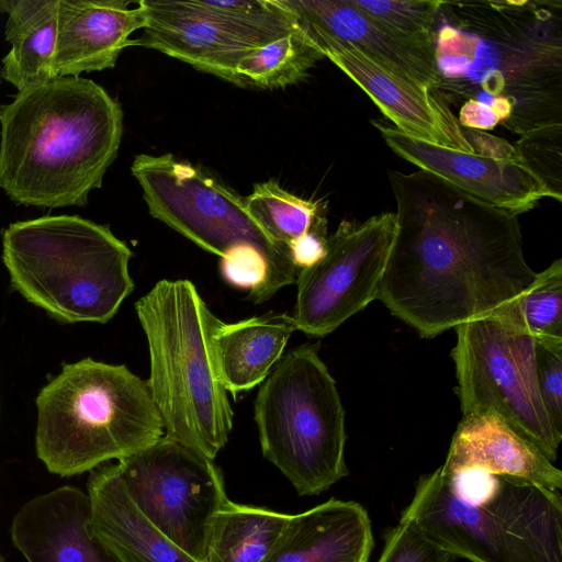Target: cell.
Segmentation results:
<instances>
[{"label":"cell","instance_id":"obj_28","mask_svg":"<svg viewBox=\"0 0 562 562\" xmlns=\"http://www.w3.org/2000/svg\"><path fill=\"white\" fill-rule=\"evenodd\" d=\"M396 35L427 47L434 46V25L441 0H350Z\"/></svg>","mask_w":562,"mask_h":562},{"label":"cell","instance_id":"obj_12","mask_svg":"<svg viewBox=\"0 0 562 562\" xmlns=\"http://www.w3.org/2000/svg\"><path fill=\"white\" fill-rule=\"evenodd\" d=\"M395 231V212L340 222L324 257L297 274L296 330L324 337L378 299Z\"/></svg>","mask_w":562,"mask_h":562},{"label":"cell","instance_id":"obj_11","mask_svg":"<svg viewBox=\"0 0 562 562\" xmlns=\"http://www.w3.org/2000/svg\"><path fill=\"white\" fill-rule=\"evenodd\" d=\"M116 464L139 512L184 552L204 562L213 518L228 498L214 460L164 436Z\"/></svg>","mask_w":562,"mask_h":562},{"label":"cell","instance_id":"obj_16","mask_svg":"<svg viewBox=\"0 0 562 562\" xmlns=\"http://www.w3.org/2000/svg\"><path fill=\"white\" fill-rule=\"evenodd\" d=\"M88 493L65 485L27 501L10 535L27 562H121L90 529Z\"/></svg>","mask_w":562,"mask_h":562},{"label":"cell","instance_id":"obj_29","mask_svg":"<svg viewBox=\"0 0 562 562\" xmlns=\"http://www.w3.org/2000/svg\"><path fill=\"white\" fill-rule=\"evenodd\" d=\"M454 559L428 539L412 519L401 517L385 535L378 562H453Z\"/></svg>","mask_w":562,"mask_h":562},{"label":"cell","instance_id":"obj_4","mask_svg":"<svg viewBox=\"0 0 562 562\" xmlns=\"http://www.w3.org/2000/svg\"><path fill=\"white\" fill-rule=\"evenodd\" d=\"M401 517L471 562H562V495L477 468L419 477Z\"/></svg>","mask_w":562,"mask_h":562},{"label":"cell","instance_id":"obj_18","mask_svg":"<svg viewBox=\"0 0 562 562\" xmlns=\"http://www.w3.org/2000/svg\"><path fill=\"white\" fill-rule=\"evenodd\" d=\"M59 0L55 77L113 68L130 36L145 24L139 1Z\"/></svg>","mask_w":562,"mask_h":562},{"label":"cell","instance_id":"obj_26","mask_svg":"<svg viewBox=\"0 0 562 562\" xmlns=\"http://www.w3.org/2000/svg\"><path fill=\"white\" fill-rule=\"evenodd\" d=\"M323 56L295 31L246 54L236 72L243 87L281 89L302 81Z\"/></svg>","mask_w":562,"mask_h":562},{"label":"cell","instance_id":"obj_3","mask_svg":"<svg viewBox=\"0 0 562 562\" xmlns=\"http://www.w3.org/2000/svg\"><path fill=\"white\" fill-rule=\"evenodd\" d=\"M0 187L15 203L82 206L123 133L121 105L81 77H53L0 106Z\"/></svg>","mask_w":562,"mask_h":562},{"label":"cell","instance_id":"obj_20","mask_svg":"<svg viewBox=\"0 0 562 562\" xmlns=\"http://www.w3.org/2000/svg\"><path fill=\"white\" fill-rule=\"evenodd\" d=\"M90 529L121 562H200L158 530L127 493L117 464L90 471Z\"/></svg>","mask_w":562,"mask_h":562},{"label":"cell","instance_id":"obj_22","mask_svg":"<svg viewBox=\"0 0 562 562\" xmlns=\"http://www.w3.org/2000/svg\"><path fill=\"white\" fill-rule=\"evenodd\" d=\"M296 330L292 315L270 312L236 323L221 322L212 337L221 381L227 393L254 389L269 375Z\"/></svg>","mask_w":562,"mask_h":562},{"label":"cell","instance_id":"obj_34","mask_svg":"<svg viewBox=\"0 0 562 562\" xmlns=\"http://www.w3.org/2000/svg\"><path fill=\"white\" fill-rule=\"evenodd\" d=\"M0 562H4V561H3V559H2V557H1V554H0Z\"/></svg>","mask_w":562,"mask_h":562},{"label":"cell","instance_id":"obj_21","mask_svg":"<svg viewBox=\"0 0 562 562\" xmlns=\"http://www.w3.org/2000/svg\"><path fill=\"white\" fill-rule=\"evenodd\" d=\"M371 520L353 501L330 498L289 522L262 562H369Z\"/></svg>","mask_w":562,"mask_h":562},{"label":"cell","instance_id":"obj_7","mask_svg":"<svg viewBox=\"0 0 562 562\" xmlns=\"http://www.w3.org/2000/svg\"><path fill=\"white\" fill-rule=\"evenodd\" d=\"M132 251L108 226L78 215L10 224L2 259L12 286L67 323H106L134 290Z\"/></svg>","mask_w":562,"mask_h":562},{"label":"cell","instance_id":"obj_33","mask_svg":"<svg viewBox=\"0 0 562 562\" xmlns=\"http://www.w3.org/2000/svg\"><path fill=\"white\" fill-rule=\"evenodd\" d=\"M458 121L462 127L485 132L502 123L501 116L492 106L474 100L463 103Z\"/></svg>","mask_w":562,"mask_h":562},{"label":"cell","instance_id":"obj_31","mask_svg":"<svg viewBox=\"0 0 562 562\" xmlns=\"http://www.w3.org/2000/svg\"><path fill=\"white\" fill-rule=\"evenodd\" d=\"M537 383L542 403L555 429L562 432V352L536 342Z\"/></svg>","mask_w":562,"mask_h":562},{"label":"cell","instance_id":"obj_6","mask_svg":"<svg viewBox=\"0 0 562 562\" xmlns=\"http://www.w3.org/2000/svg\"><path fill=\"white\" fill-rule=\"evenodd\" d=\"M35 404L36 454L60 476L122 460L165 436L147 381L124 364L67 363Z\"/></svg>","mask_w":562,"mask_h":562},{"label":"cell","instance_id":"obj_1","mask_svg":"<svg viewBox=\"0 0 562 562\" xmlns=\"http://www.w3.org/2000/svg\"><path fill=\"white\" fill-rule=\"evenodd\" d=\"M387 176L396 231L378 299L422 337L497 312L535 282L518 215L424 170Z\"/></svg>","mask_w":562,"mask_h":562},{"label":"cell","instance_id":"obj_24","mask_svg":"<svg viewBox=\"0 0 562 562\" xmlns=\"http://www.w3.org/2000/svg\"><path fill=\"white\" fill-rule=\"evenodd\" d=\"M290 518L227 498L213 518L204 562H262Z\"/></svg>","mask_w":562,"mask_h":562},{"label":"cell","instance_id":"obj_9","mask_svg":"<svg viewBox=\"0 0 562 562\" xmlns=\"http://www.w3.org/2000/svg\"><path fill=\"white\" fill-rule=\"evenodd\" d=\"M456 333L451 357L463 415H497L554 462L562 432L553 426L539 393L536 341L513 316L509 304L458 325Z\"/></svg>","mask_w":562,"mask_h":562},{"label":"cell","instance_id":"obj_23","mask_svg":"<svg viewBox=\"0 0 562 562\" xmlns=\"http://www.w3.org/2000/svg\"><path fill=\"white\" fill-rule=\"evenodd\" d=\"M59 0H0L8 13L5 40L12 47L2 58L1 78L18 91L54 75Z\"/></svg>","mask_w":562,"mask_h":562},{"label":"cell","instance_id":"obj_8","mask_svg":"<svg viewBox=\"0 0 562 562\" xmlns=\"http://www.w3.org/2000/svg\"><path fill=\"white\" fill-rule=\"evenodd\" d=\"M318 346L307 342L286 352L254 406L263 458L300 496L318 495L348 475L345 411Z\"/></svg>","mask_w":562,"mask_h":562},{"label":"cell","instance_id":"obj_13","mask_svg":"<svg viewBox=\"0 0 562 562\" xmlns=\"http://www.w3.org/2000/svg\"><path fill=\"white\" fill-rule=\"evenodd\" d=\"M372 124L397 156L498 209L519 215L542 199L562 200L521 154L503 157L480 149L465 153L411 137L382 121Z\"/></svg>","mask_w":562,"mask_h":562},{"label":"cell","instance_id":"obj_30","mask_svg":"<svg viewBox=\"0 0 562 562\" xmlns=\"http://www.w3.org/2000/svg\"><path fill=\"white\" fill-rule=\"evenodd\" d=\"M221 272L229 284L249 290L255 302L268 276V262L254 246L238 245L221 257Z\"/></svg>","mask_w":562,"mask_h":562},{"label":"cell","instance_id":"obj_32","mask_svg":"<svg viewBox=\"0 0 562 562\" xmlns=\"http://www.w3.org/2000/svg\"><path fill=\"white\" fill-rule=\"evenodd\" d=\"M327 237L326 223L293 240L289 246V251L294 266L302 270L318 262L326 252Z\"/></svg>","mask_w":562,"mask_h":562},{"label":"cell","instance_id":"obj_15","mask_svg":"<svg viewBox=\"0 0 562 562\" xmlns=\"http://www.w3.org/2000/svg\"><path fill=\"white\" fill-rule=\"evenodd\" d=\"M145 24L135 45L154 48L193 68L243 87L238 61L265 45L201 13L189 1L140 0Z\"/></svg>","mask_w":562,"mask_h":562},{"label":"cell","instance_id":"obj_27","mask_svg":"<svg viewBox=\"0 0 562 562\" xmlns=\"http://www.w3.org/2000/svg\"><path fill=\"white\" fill-rule=\"evenodd\" d=\"M509 310L537 344L562 352V259L537 273L531 286L509 304Z\"/></svg>","mask_w":562,"mask_h":562},{"label":"cell","instance_id":"obj_2","mask_svg":"<svg viewBox=\"0 0 562 562\" xmlns=\"http://www.w3.org/2000/svg\"><path fill=\"white\" fill-rule=\"evenodd\" d=\"M558 2V1H557ZM447 2L434 34L437 90L492 106L521 137L562 128V3Z\"/></svg>","mask_w":562,"mask_h":562},{"label":"cell","instance_id":"obj_10","mask_svg":"<svg viewBox=\"0 0 562 562\" xmlns=\"http://www.w3.org/2000/svg\"><path fill=\"white\" fill-rule=\"evenodd\" d=\"M131 171L155 218L217 256L238 245L257 248L268 262V276L254 303L270 299L296 282L300 270L290 254L274 245L247 212L245 198L203 168L172 154L135 156Z\"/></svg>","mask_w":562,"mask_h":562},{"label":"cell","instance_id":"obj_25","mask_svg":"<svg viewBox=\"0 0 562 562\" xmlns=\"http://www.w3.org/2000/svg\"><path fill=\"white\" fill-rule=\"evenodd\" d=\"M245 205L267 237L289 254L293 240L327 223L319 202L300 198L273 179L256 183L245 198Z\"/></svg>","mask_w":562,"mask_h":562},{"label":"cell","instance_id":"obj_19","mask_svg":"<svg viewBox=\"0 0 562 562\" xmlns=\"http://www.w3.org/2000/svg\"><path fill=\"white\" fill-rule=\"evenodd\" d=\"M443 473L477 468L504 480L561 493L562 472L497 415H463L452 437Z\"/></svg>","mask_w":562,"mask_h":562},{"label":"cell","instance_id":"obj_17","mask_svg":"<svg viewBox=\"0 0 562 562\" xmlns=\"http://www.w3.org/2000/svg\"><path fill=\"white\" fill-rule=\"evenodd\" d=\"M300 31H317L428 89L439 86L435 47L412 43L356 8L350 0H277Z\"/></svg>","mask_w":562,"mask_h":562},{"label":"cell","instance_id":"obj_35","mask_svg":"<svg viewBox=\"0 0 562 562\" xmlns=\"http://www.w3.org/2000/svg\"><path fill=\"white\" fill-rule=\"evenodd\" d=\"M0 78H1V68H0Z\"/></svg>","mask_w":562,"mask_h":562},{"label":"cell","instance_id":"obj_14","mask_svg":"<svg viewBox=\"0 0 562 562\" xmlns=\"http://www.w3.org/2000/svg\"><path fill=\"white\" fill-rule=\"evenodd\" d=\"M314 48L357 83L394 127L411 137L474 153L448 101L382 67L351 44L317 31H301Z\"/></svg>","mask_w":562,"mask_h":562},{"label":"cell","instance_id":"obj_5","mask_svg":"<svg viewBox=\"0 0 562 562\" xmlns=\"http://www.w3.org/2000/svg\"><path fill=\"white\" fill-rule=\"evenodd\" d=\"M146 335L150 395L165 436L214 460L233 427V411L213 351L222 322L187 279L160 280L135 304Z\"/></svg>","mask_w":562,"mask_h":562}]
</instances>
